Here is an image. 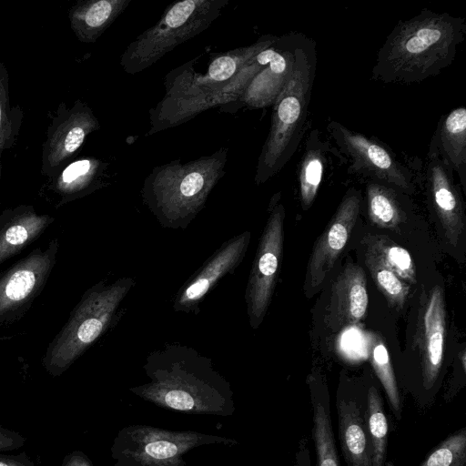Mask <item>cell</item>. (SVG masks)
I'll return each instance as SVG.
<instances>
[{
	"instance_id": "1",
	"label": "cell",
	"mask_w": 466,
	"mask_h": 466,
	"mask_svg": "<svg viewBox=\"0 0 466 466\" xmlns=\"http://www.w3.org/2000/svg\"><path fill=\"white\" fill-rule=\"evenodd\" d=\"M279 35H264L255 43L212 54L203 71L187 62L164 77V95L148 111L147 135L180 126L206 110L228 112L264 67L268 47Z\"/></svg>"
},
{
	"instance_id": "28",
	"label": "cell",
	"mask_w": 466,
	"mask_h": 466,
	"mask_svg": "<svg viewBox=\"0 0 466 466\" xmlns=\"http://www.w3.org/2000/svg\"><path fill=\"white\" fill-rule=\"evenodd\" d=\"M365 264L390 306L398 310L401 309L409 295V286L369 250L365 253Z\"/></svg>"
},
{
	"instance_id": "32",
	"label": "cell",
	"mask_w": 466,
	"mask_h": 466,
	"mask_svg": "<svg viewBox=\"0 0 466 466\" xmlns=\"http://www.w3.org/2000/svg\"><path fill=\"white\" fill-rule=\"evenodd\" d=\"M25 441V436L0 424V451L17 450L24 446Z\"/></svg>"
},
{
	"instance_id": "16",
	"label": "cell",
	"mask_w": 466,
	"mask_h": 466,
	"mask_svg": "<svg viewBox=\"0 0 466 466\" xmlns=\"http://www.w3.org/2000/svg\"><path fill=\"white\" fill-rule=\"evenodd\" d=\"M367 279L362 268L349 264L333 281L325 323L333 332L356 325L368 308Z\"/></svg>"
},
{
	"instance_id": "10",
	"label": "cell",
	"mask_w": 466,
	"mask_h": 466,
	"mask_svg": "<svg viewBox=\"0 0 466 466\" xmlns=\"http://www.w3.org/2000/svg\"><path fill=\"white\" fill-rule=\"evenodd\" d=\"M446 332V309L442 289L436 285L421 303L414 337L418 352L422 387V406H431V395L439 379L442 361ZM420 395L419 406L421 401Z\"/></svg>"
},
{
	"instance_id": "14",
	"label": "cell",
	"mask_w": 466,
	"mask_h": 466,
	"mask_svg": "<svg viewBox=\"0 0 466 466\" xmlns=\"http://www.w3.org/2000/svg\"><path fill=\"white\" fill-rule=\"evenodd\" d=\"M425 186L429 203L448 241L456 246L464 231V208L453 170L438 156L427 155Z\"/></svg>"
},
{
	"instance_id": "36",
	"label": "cell",
	"mask_w": 466,
	"mask_h": 466,
	"mask_svg": "<svg viewBox=\"0 0 466 466\" xmlns=\"http://www.w3.org/2000/svg\"><path fill=\"white\" fill-rule=\"evenodd\" d=\"M461 365H462V370L463 371H465V351L462 350L461 352Z\"/></svg>"
},
{
	"instance_id": "12",
	"label": "cell",
	"mask_w": 466,
	"mask_h": 466,
	"mask_svg": "<svg viewBox=\"0 0 466 466\" xmlns=\"http://www.w3.org/2000/svg\"><path fill=\"white\" fill-rule=\"evenodd\" d=\"M299 35L290 32L278 37L268 47L267 64L228 112H236L242 107L260 109L274 104L291 76Z\"/></svg>"
},
{
	"instance_id": "9",
	"label": "cell",
	"mask_w": 466,
	"mask_h": 466,
	"mask_svg": "<svg viewBox=\"0 0 466 466\" xmlns=\"http://www.w3.org/2000/svg\"><path fill=\"white\" fill-rule=\"evenodd\" d=\"M58 240L38 248L0 275V327L20 318L44 289L58 253Z\"/></svg>"
},
{
	"instance_id": "31",
	"label": "cell",
	"mask_w": 466,
	"mask_h": 466,
	"mask_svg": "<svg viewBox=\"0 0 466 466\" xmlns=\"http://www.w3.org/2000/svg\"><path fill=\"white\" fill-rule=\"evenodd\" d=\"M164 400L169 407L180 410H190L195 404L192 396L182 390H170L167 391Z\"/></svg>"
},
{
	"instance_id": "17",
	"label": "cell",
	"mask_w": 466,
	"mask_h": 466,
	"mask_svg": "<svg viewBox=\"0 0 466 466\" xmlns=\"http://www.w3.org/2000/svg\"><path fill=\"white\" fill-rule=\"evenodd\" d=\"M427 155L441 157L459 176L466 191V107L460 106L440 119Z\"/></svg>"
},
{
	"instance_id": "13",
	"label": "cell",
	"mask_w": 466,
	"mask_h": 466,
	"mask_svg": "<svg viewBox=\"0 0 466 466\" xmlns=\"http://www.w3.org/2000/svg\"><path fill=\"white\" fill-rule=\"evenodd\" d=\"M251 238L245 231L224 242L180 289L173 303L177 312H198L203 298L217 282L240 265Z\"/></svg>"
},
{
	"instance_id": "27",
	"label": "cell",
	"mask_w": 466,
	"mask_h": 466,
	"mask_svg": "<svg viewBox=\"0 0 466 466\" xmlns=\"http://www.w3.org/2000/svg\"><path fill=\"white\" fill-rule=\"evenodd\" d=\"M106 167V163L96 158H84L73 162L62 173V187L76 193L105 186L102 177Z\"/></svg>"
},
{
	"instance_id": "5",
	"label": "cell",
	"mask_w": 466,
	"mask_h": 466,
	"mask_svg": "<svg viewBox=\"0 0 466 466\" xmlns=\"http://www.w3.org/2000/svg\"><path fill=\"white\" fill-rule=\"evenodd\" d=\"M135 284L136 280L129 277L110 282L101 280L83 294L43 359L44 368L50 375L60 376L112 325Z\"/></svg>"
},
{
	"instance_id": "8",
	"label": "cell",
	"mask_w": 466,
	"mask_h": 466,
	"mask_svg": "<svg viewBox=\"0 0 466 466\" xmlns=\"http://www.w3.org/2000/svg\"><path fill=\"white\" fill-rule=\"evenodd\" d=\"M279 199L277 193L270 200L246 288L247 311L253 329L260 326L271 302L283 255L285 208Z\"/></svg>"
},
{
	"instance_id": "22",
	"label": "cell",
	"mask_w": 466,
	"mask_h": 466,
	"mask_svg": "<svg viewBox=\"0 0 466 466\" xmlns=\"http://www.w3.org/2000/svg\"><path fill=\"white\" fill-rule=\"evenodd\" d=\"M131 0H96L83 3L73 13V24L78 37L96 41L125 11Z\"/></svg>"
},
{
	"instance_id": "4",
	"label": "cell",
	"mask_w": 466,
	"mask_h": 466,
	"mask_svg": "<svg viewBox=\"0 0 466 466\" xmlns=\"http://www.w3.org/2000/svg\"><path fill=\"white\" fill-rule=\"evenodd\" d=\"M316 66V44L299 33L291 76L272 105L270 127L256 167L257 185L266 183L285 167L303 137Z\"/></svg>"
},
{
	"instance_id": "23",
	"label": "cell",
	"mask_w": 466,
	"mask_h": 466,
	"mask_svg": "<svg viewBox=\"0 0 466 466\" xmlns=\"http://www.w3.org/2000/svg\"><path fill=\"white\" fill-rule=\"evenodd\" d=\"M365 191L370 221L379 228H397L405 218L400 198L404 192L374 180H367Z\"/></svg>"
},
{
	"instance_id": "26",
	"label": "cell",
	"mask_w": 466,
	"mask_h": 466,
	"mask_svg": "<svg viewBox=\"0 0 466 466\" xmlns=\"http://www.w3.org/2000/svg\"><path fill=\"white\" fill-rule=\"evenodd\" d=\"M367 250L403 282L410 284L416 282L414 262L410 252L404 248L385 236H371L368 238Z\"/></svg>"
},
{
	"instance_id": "7",
	"label": "cell",
	"mask_w": 466,
	"mask_h": 466,
	"mask_svg": "<svg viewBox=\"0 0 466 466\" xmlns=\"http://www.w3.org/2000/svg\"><path fill=\"white\" fill-rule=\"evenodd\" d=\"M326 130L337 155L348 163L349 173L389 185L406 194L414 193L416 186L411 170L387 145L336 120H329Z\"/></svg>"
},
{
	"instance_id": "25",
	"label": "cell",
	"mask_w": 466,
	"mask_h": 466,
	"mask_svg": "<svg viewBox=\"0 0 466 466\" xmlns=\"http://www.w3.org/2000/svg\"><path fill=\"white\" fill-rule=\"evenodd\" d=\"M367 432L371 450L372 466H385L388 446V420L383 400L374 384L367 387Z\"/></svg>"
},
{
	"instance_id": "15",
	"label": "cell",
	"mask_w": 466,
	"mask_h": 466,
	"mask_svg": "<svg viewBox=\"0 0 466 466\" xmlns=\"http://www.w3.org/2000/svg\"><path fill=\"white\" fill-rule=\"evenodd\" d=\"M338 432L347 466H372L367 432V387H339L336 396Z\"/></svg>"
},
{
	"instance_id": "3",
	"label": "cell",
	"mask_w": 466,
	"mask_h": 466,
	"mask_svg": "<svg viewBox=\"0 0 466 466\" xmlns=\"http://www.w3.org/2000/svg\"><path fill=\"white\" fill-rule=\"evenodd\" d=\"M228 148L183 163L175 159L153 167L144 179L141 198L166 228L186 229L224 177Z\"/></svg>"
},
{
	"instance_id": "19",
	"label": "cell",
	"mask_w": 466,
	"mask_h": 466,
	"mask_svg": "<svg viewBox=\"0 0 466 466\" xmlns=\"http://www.w3.org/2000/svg\"><path fill=\"white\" fill-rule=\"evenodd\" d=\"M309 386L312 405V439L317 466H339L331 423L329 394L320 378L309 377Z\"/></svg>"
},
{
	"instance_id": "33",
	"label": "cell",
	"mask_w": 466,
	"mask_h": 466,
	"mask_svg": "<svg viewBox=\"0 0 466 466\" xmlns=\"http://www.w3.org/2000/svg\"><path fill=\"white\" fill-rule=\"evenodd\" d=\"M145 451L156 459H167L177 453V446L169 441H158L147 444Z\"/></svg>"
},
{
	"instance_id": "20",
	"label": "cell",
	"mask_w": 466,
	"mask_h": 466,
	"mask_svg": "<svg viewBox=\"0 0 466 466\" xmlns=\"http://www.w3.org/2000/svg\"><path fill=\"white\" fill-rule=\"evenodd\" d=\"M330 146V142L324 139L317 128L312 129L307 137L298 169L299 194L304 210L316 198L328 166Z\"/></svg>"
},
{
	"instance_id": "6",
	"label": "cell",
	"mask_w": 466,
	"mask_h": 466,
	"mask_svg": "<svg viewBox=\"0 0 466 466\" xmlns=\"http://www.w3.org/2000/svg\"><path fill=\"white\" fill-rule=\"evenodd\" d=\"M228 0H182L169 5L160 19L138 35L120 56L129 75L144 71L178 45L205 31L222 14Z\"/></svg>"
},
{
	"instance_id": "2",
	"label": "cell",
	"mask_w": 466,
	"mask_h": 466,
	"mask_svg": "<svg viewBox=\"0 0 466 466\" xmlns=\"http://www.w3.org/2000/svg\"><path fill=\"white\" fill-rule=\"evenodd\" d=\"M466 36V20L428 8L400 20L380 48L371 79L419 83L450 66Z\"/></svg>"
},
{
	"instance_id": "30",
	"label": "cell",
	"mask_w": 466,
	"mask_h": 466,
	"mask_svg": "<svg viewBox=\"0 0 466 466\" xmlns=\"http://www.w3.org/2000/svg\"><path fill=\"white\" fill-rule=\"evenodd\" d=\"M11 132V124L6 110V96L2 79L0 78V157L5 141ZM1 172V163H0Z\"/></svg>"
},
{
	"instance_id": "11",
	"label": "cell",
	"mask_w": 466,
	"mask_h": 466,
	"mask_svg": "<svg viewBox=\"0 0 466 466\" xmlns=\"http://www.w3.org/2000/svg\"><path fill=\"white\" fill-rule=\"evenodd\" d=\"M360 204V191L349 189L314 245L305 279V288L308 289L313 290L320 286L334 267L357 222Z\"/></svg>"
},
{
	"instance_id": "18",
	"label": "cell",
	"mask_w": 466,
	"mask_h": 466,
	"mask_svg": "<svg viewBox=\"0 0 466 466\" xmlns=\"http://www.w3.org/2000/svg\"><path fill=\"white\" fill-rule=\"evenodd\" d=\"M53 218L29 208L0 216V264L36 239Z\"/></svg>"
},
{
	"instance_id": "29",
	"label": "cell",
	"mask_w": 466,
	"mask_h": 466,
	"mask_svg": "<svg viewBox=\"0 0 466 466\" xmlns=\"http://www.w3.org/2000/svg\"><path fill=\"white\" fill-rule=\"evenodd\" d=\"M420 466H466V428L438 443Z\"/></svg>"
},
{
	"instance_id": "21",
	"label": "cell",
	"mask_w": 466,
	"mask_h": 466,
	"mask_svg": "<svg viewBox=\"0 0 466 466\" xmlns=\"http://www.w3.org/2000/svg\"><path fill=\"white\" fill-rule=\"evenodd\" d=\"M99 128V123L91 109L78 106L54 135L50 144L48 161L56 166L75 153L86 137Z\"/></svg>"
},
{
	"instance_id": "35",
	"label": "cell",
	"mask_w": 466,
	"mask_h": 466,
	"mask_svg": "<svg viewBox=\"0 0 466 466\" xmlns=\"http://www.w3.org/2000/svg\"><path fill=\"white\" fill-rule=\"evenodd\" d=\"M61 466H87L85 460L77 453L66 456Z\"/></svg>"
},
{
	"instance_id": "34",
	"label": "cell",
	"mask_w": 466,
	"mask_h": 466,
	"mask_svg": "<svg viewBox=\"0 0 466 466\" xmlns=\"http://www.w3.org/2000/svg\"><path fill=\"white\" fill-rule=\"evenodd\" d=\"M0 466H35L31 458L23 451L15 455H0Z\"/></svg>"
},
{
	"instance_id": "24",
	"label": "cell",
	"mask_w": 466,
	"mask_h": 466,
	"mask_svg": "<svg viewBox=\"0 0 466 466\" xmlns=\"http://www.w3.org/2000/svg\"><path fill=\"white\" fill-rule=\"evenodd\" d=\"M365 344L368 358L387 395L390 408L398 420L402 413V400L394 370L384 342L374 332H367Z\"/></svg>"
}]
</instances>
